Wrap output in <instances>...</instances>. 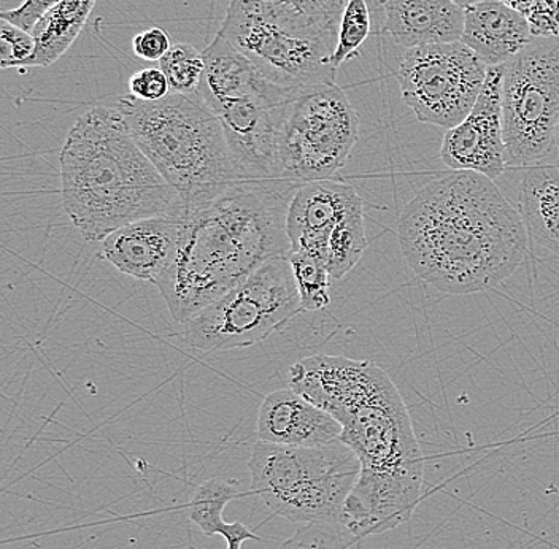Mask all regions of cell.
Masks as SVG:
<instances>
[{"label": "cell", "instance_id": "cell-1", "mask_svg": "<svg viewBox=\"0 0 559 549\" xmlns=\"http://www.w3.org/2000/svg\"><path fill=\"white\" fill-rule=\"evenodd\" d=\"M289 387L341 422V440L361 464L341 523L365 538L411 521L425 485V457L407 405L382 367L313 355L289 369Z\"/></svg>", "mask_w": 559, "mask_h": 549}, {"label": "cell", "instance_id": "cell-2", "mask_svg": "<svg viewBox=\"0 0 559 549\" xmlns=\"http://www.w3.org/2000/svg\"><path fill=\"white\" fill-rule=\"evenodd\" d=\"M397 240L408 267L437 291L467 296L510 278L527 256L522 213L475 172L419 189L401 212Z\"/></svg>", "mask_w": 559, "mask_h": 549}, {"label": "cell", "instance_id": "cell-3", "mask_svg": "<svg viewBox=\"0 0 559 549\" xmlns=\"http://www.w3.org/2000/svg\"><path fill=\"white\" fill-rule=\"evenodd\" d=\"M295 183L240 180L218 201L183 215L180 247L157 283L178 323L212 306L274 258L288 256Z\"/></svg>", "mask_w": 559, "mask_h": 549}, {"label": "cell", "instance_id": "cell-4", "mask_svg": "<svg viewBox=\"0 0 559 549\" xmlns=\"http://www.w3.org/2000/svg\"><path fill=\"white\" fill-rule=\"evenodd\" d=\"M62 204L87 241L152 216H181L175 189L139 148L115 107H94L70 129L61 152Z\"/></svg>", "mask_w": 559, "mask_h": 549}, {"label": "cell", "instance_id": "cell-5", "mask_svg": "<svg viewBox=\"0 0 559 549\" xmlns=\"http://www.w3.org/2000/svg\"><path fill=\"white\" fill-rule=\"evenodd\" d=\"M128 131L183 204L205 208L239 183L222 121L199 94L173 93L157 103L126 94L117 104Z\"/></svg>", "mask_w": 559, "mask_h": 549}, {"label": "cell", "instance_id": "cell-6", "mask_svg": "<svg viewBox=\"0 0 559 549\" xmlns=\"http://www.w3.org/2000/svg\"><path fill=\"white\" fill-rule=\"evenodd\" d=\"M272 85L292 97L335 85L337 34L314 26L277 0H230L219 33Z\"/></svg>", "mask_w": 559, "mask_h": 549}, {"label": "cell", "instance_id": "cell-7", "mask_svg": "<svg viewBox=\"0 0 559 549\" xmlns=\"http://www.w3.org/2000/svg\"><path fill=\"white\" fill-rule=\"evenodd\" d=\"M248 468L251 489L275 515L295 524L341 523L361 464L342 440L292 447L258 442Z\"/></svg>", "mask_w": 559, "mask_h": 549}, {"label": "cell", "instance_id": "cell-8", "mask_svg": "<svg viewBox=\"0 0 559 549\" xmlns=\"http://www.w3.org/2000/svg\"><path fill=\"white\" fill-rule=\"evenodd\" d=\"M302 313L288 256L274 258L183 323L185 342L202 351L261 344Z\"/></svg>", "mask_w": 559, "mask_h": 549}, {"label": "cell", "instance_id": "cell-9", "mask_svg": "<svg viewBox=\"0 0 559 549\" xmlns=\"http://www.w3.org/2000/svg\"><path fill=\"white\" fill-rule=\"evenodd\" d=\"M558 122L559 37L534 38L504 64L506 166L530 169L555 160Z\"/></svg>", "mask_w": 559, "mask_h": 549}, {"label": "cell", "instance_id": "cell-10", "mask_svg": "<svg viewBox=\"0 0 559 549\" xmlns=\"http://www.w3.org/2000/svg\"><path fill=\"white\" fill-rule=\"evenodd\" d=\"M358 139L359 117L341 86L307 91L286 108L280 132V177L297 187L334 180Z\"/></svg>", "mask_w": 559, "mask_h": 549}, {"label": "cell", "instance_id": "cell-11", "mask_svg": "<svg viewBox=\"0 0 559 549\" xmlns=\"http://www.w3.org/2000/svg\"><path fill=\"white\" fill-rule=\"evenodd\" d=\"M488 65L463 41L411 48L396 72L401 97L425 124H460L477 103Z\"/></svg>", "mask_w": 559, "mask_h": 549}, {"label": "cell", "instance_id": "cell-12", "mask_svg": "<svg viewBox=\"0 0 559 549\" xmlns=\"http://www.w3.org/2000/svg\"><path fill=\"white\" fill-rule=\"evenodd\" d=\"M295 99L277 86L265 85L213 110L225 129L230 155L242 180H282L280 132L286 108Z\"/></svg>", "mask_w": 559, "mask_h": 549}, {"label": "cell", "instance_id": "cell-13", "mask_svg": "<svg viewBox=\"0 0 559 549\" xmlns=\"http://www.w3.org/2000/svg\"><path fill=\"white\" fill-rule=\"evenodd\" d=\"M504 65L488 68L484 89L466 118L445 131L440 159L453 172H475L496 180L507 169L502 126Z\"/></svg>", "mask_w": 559, "mask_h": 549}, {"label": "cell", "instance_id": "cell-14", "mask_svg": "<svg viewBox=\"0 0 559 549\" xmlns=\"http://www.w3.org/2000/svg\"><path fill=\"white\" fill-rule=\"evenodd\" d=\"M183 229V215L139 219L105 237L100 256L122 274L157 285L177 256Z\"/></svg>", "mask_w": 559, "mask_h": 549}, {"label": "cell", "instance_id": "cell-15", "mask_svg": "<svg viewBox=\"0 0 559 549\" xmlns=\"http://www.w3.org/2000/svg\"><path fill=\"white\" fill-rule=\"evenodd\" d=\"M358 208H362V199L352 184L321 180L297 188L288 210L292 251L310 254L326 264L332 230Z\"/></svg>", "mask_w": 559, "mask_h": 549}, {"label": "cell", "instance_id": "cell-16", "mask_svg": "<svg viewBox=\"0 0 559 549\" xmlns=\"http://www.w3.org/2000/svg\"><path fill=\"white\" fill-rule=\"evenodd\" d=\"M260 442L292 447L330 445L341 440L342 426L330 413L292 387L264 397L258 411Z\"/></svg>", "mask_w": 559, "mask_h": 549}, {"label": "cell", "instance_id": "cell-17", "mask_svg": "<svg viewBox=\"0 0 559 549\" xmlns=\"http://www.w3.org/2000/svg\"><path fill=\"white\" fill-rule=\"evenodd\" d=\"M383 33L400 47L461 41L464 9L452 0H380Z\"/></svg>", "mask_w": 559, "mask_h": 549}, {"label": "cell", "instance_id": "cell-18", "mask_svg": "<svg viewBox=\"0 0 559 549\" xmlns=\"http://www.w3.org/2000/svg\"><path fill=\"white\" fill-rule=\"evenodd\" d=\"M534 38L527 17L501 0H481L464 9L461 41L488 68L512 61Z\"/></svg>", "mask_w": 559, "mask_h": 549}, {"label": "cell", "instance_id": "cell-19", "mask_svg": "<svg viewBox=\"0 0 559 549\" xmlns=\"http://www.w3.org/2000/svg\"><path fill=\"white\" fill-rule=\"evenodd\" d=\"M202 56L204 75L199 87V97L212 111L234 97L272 85L261 75L260 70L254 68L253 62L230 45L222 34L215 35L212 44L202 51Z\"/></svg>", "mask_w": 559, "mask_h": 549}, {"label": "cell", "instance_id": "cell-20", "mask_svg": "<svg viewBox=\"0 0 559 549\" xmlns=\"http://www.w3.org/2000/svg\"><path fill=\"white\" fill-rule=\"evenodd\" d=\"M519 210L527 236L559 258V169L554 164L526 169L519 189Z\"/></svg>", "mask_w": 559, "mask_h": 549}, {"label": "cell", "instance_id": "cell-21", "mask_svg": "<svg viewBox=\"0 0 559 549\" xmlns=\"http://www.w3.org/2000/svg\"><path fill=\"white\" fill-rule=\"evenodd\" d=\"M96 0H62L34 27L35 51L23 70L48 68L62 58L82 34Z\"/></svg>", "mask_w": 559, "mask_h": 549}, {"label": "cell", "instance_id": "cell-22", "mask_svg": "<svg viewBox=\"0 0 559 549\" xmlns=\"http://www.w3.org/2000/svg\"><path fill=\"white\" fill-rule=\"evenodd\" d=\"M367 248L362 208L349 213L332 230L328 244L326 267L332 279H342L358 265Z\"/></svg>", "mask_w": 559, "mask_h": 549}, {"label": "cell", "instance_id": "cell-23", "mask_svg": "<svg viewBox=\"0 0 559 549\" xmlns=\"http://www.w3.org/2000/svg\"><path fill=\"white\" fill-rule=\"evenodd\" d=\"M236 498H239L236 482L223 480V478H210L192 492L188 503V516L202 534L213 537L219 524L225 521L223 513L226 506Z\"/></svg>", "mask_w": 559, "mask_h": 549}, {"label": "cell", "instance_id": "cell-24", "mask_svg": "<svg viewBox=\"0 0 559 549\" xmlns=\"http://www.w3.org/2000/svg\"><path fill=\"white\" fill-rule=\"evenodd\" d=\"M302 311H320L331 303V279L326 264L307 253L288 254Z\"/></svg>", "mask_w": 559, "mask_h": 549}, {"label": "cell", "instance_id": "cell-25", "mask_svg": "<svg viewBox=\"0 0 559 549\" xmlns=\"http://www.w3.org/2000/svg\"><path fill=\"white\" fill-rule=\"evenodd\" d=\"M159 69L166 73L170 89L178 94H199L204 75V56L194 45L175 44L159 61Z\"/></svg>", "mask_w": 559, "mask_h": 549}, {"label": "cell", "instance_id": "cell-26", "mask_svg": "<svg viewBox=\"0 0 559 549\" xmlns=\"http://www.w3.org/2000/svg\"><path fill=\"white\" fill-rule=\"evenodd\" d=\"M370 35V10L367 0H348L341 24L337 45L332 55V65L338 70L349 59L356 58Z\"/></svg>", "mask_w": 559, "mask_h": 549}, {"label": "cell", "instance_id": "cell-27", "mask_svg": "<svg viewBox=\"0 0 559 549\" xmlns=\"http://www.w3.org/2000/svg\"><path fill=\"white\" fill-rule=\"evenodd\" d=\"M362 538L342 523L302 524L280 549H361Z\"/></svg>", "mask_w": 559, "mask_h": 549}, {"label": "cell", "instance_id": "cell-28", "mask_svg": "<svg viewBox=\"0 0 559 549\" xmlns=\"http://www.w3.org/2000/svg\"><path fill=\"white\" fill-rule=\"evenodd\" d=\"M35 51L34 35L0 20V68L23 70Z\"/></svg>", "mask_w": 559, "mask_h": 549}, {"label": "cell", "instance_id": "cell-29", "mask_svg": "<svg viewBox=\"0 0 559 549\" xmlns=\"http://www.w3.org/2000/svg\"><path fill=\"white\" fill-rule=\"evenodd\" d=\"M277 2L295 10L314 26L328 33L337 34L342 13L348 0H277Z\"/></svg>", "mask_w": 559, "mask_h": 549}, {"label": "cell", "instance_id": "cell-30", "mask_svg": "<svg viewBox=\"0 0 559 549\" xmlns=\"http://www.w3.org/2000/svg\"><path fill=\"white\" fill-rule=\"evenodd\" d=\"M129 94L143 103H157L173 94L166 73L159 68L140 69L129 79Z\"/></svg>", "mask_w": 559, "mask_h": 549}, {"label": "cell", "instance_id": "cell-31", "mask_svg": "<svg viewBox=\"0 0 559 549\" xmlns=\"http://www.w3.org/2000/svg\"><path fill=\"white\" fill-rule=\"evenodd\" d=\"M526 17L534 37H559V0H534Z\"/></svg>", "mask_w": 559, "mask_h": 549}, {"label": "cell", "instance_id": "cell-32", "mask_svg": "<svg viewBox=\"0 0 559 549\" xmlns=\"http://www.w3.org/2000/svg\"><path fill=\"white\" fill-rule=\"evenodd\" d=\"M173 48L170 35L160 27H150L135 35L132 50L138 58L148 62H159Z\"/></svg>", "mask_w": 559, "mask_h": 549}, {"label": "cell", "instance_id": "cell-33", "mask_svg": "<svg viewBox=\"0 0 559 549\" xmlns=\"http://www.w3.org/2000/svg\"><path fill=\"white\" fill-rule=\"evenodd\" d=\"M61 2L62 0H26L20 9L13 10V12L0 13V20L9 21V23L33 34L38 21Z\"/></svg>", "mask_w": 559, "mask_h": 549}, {"label": "cell", "instance_id": "cell-34", "mask_svg": "<svg viewBox=\"0 0 559 549\" xmlns=\"http://www.w3.org/2000/svg\"><path fill=\"white\" fill-rule=\"evenodd\" d=\"M216 535H222L226 540L227 549H242L245 541L257 540L261 541V537H258L247 524L236 521V523H226L223 521L216 529Z\"/></svg>", "mask_w": 559, "mask_h": 549}, {"label": "cell", "instance_id": "cell-35", "mask_svg": "<svg viewBox=\"0 0 559 549\" xmlns=\"http://www.w3.org/2000/svg\"><path fill=\"white\" fill-rule=\"evenodd\" d=\"M506 5L512 7V9L519 10L520 13H523L524 16L530 13L531 5H533L534 0H501Z\"/></svg>", "mask_w": 559, "mask_h": 549}, {"label": "cell", "instance_id": "cell-36", "mask_svg": "<svg viewBox=\"0 0 559 549\" xmlns=\"http://www.w3.org/2000/svg\"><path fill=\"white\" fill-rule=\"evenodd\" d=\"M26 0H0V13L13 12L20 9Z\"/></svg>", "mask_w": 559, "mask_h": 549}, {"label": "cell", "instance_id": "cell-37", "mask_svg": "<svg viewBox=\"0 0 559 549\" xmlns=\"http://www.w3.org/2000/svg\"><path fill=\"white\" fill-rule=\"evenodd\" d=\"M452 2L456 3V5H460L461 9H467V7L481 2V0H452Z\"/></svg>", "mask_w": 559, "mask_h": 549}, {"label": "cell", "instance_id": "cell-38", "mask_svg": "<svg viewBox=\"0 0 559 549\" xmlns=\"http://www.w3.org/2000/svg\"><path fill=\"white\" fill-rule=\"evenodd\" d=\"M554 166L559 169V122H558V134H557V156H555Z\"/></svg>", "mask_w": 559, "mask_h": 549}]
</instances>
